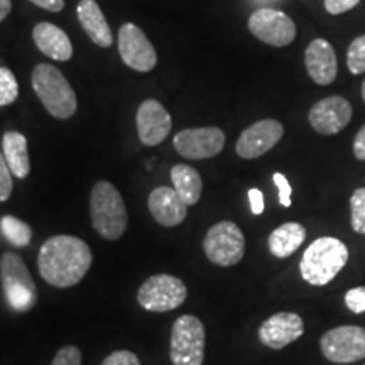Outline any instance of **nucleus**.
I'll use <instances>...</instances> for the list:
<instances>
[{
	"mask_svg": "<svg viewBox=\"0 0 365 365\" xmlns=\"http://www.w3.org/2000/svg\"><path fill=\"white\" fill-rule=\"evenodd\" d=\"M91 250L85 240L73 235H54L41 245L38 267L41 277L54 287H71L90 271Z\"/></svg>",
	"mask_w": 365,
	"mask_h": 365,
	"instance_id": "1",
	"label": "nucleus"
},
{
	"mask_svg": "<svg viewBox=\"0 0 365 365\" xmlns=\"http://www.w3.org/2000/svg\"><path fill=\"white\" fill-rule=\"evenodd\" d=\"M349 262V249L335 237H319L304 250L299 262L301 277L312 286H327Z\"/></svg>",
	"mask_w": 365,
	"mask_h": 365,
	"instance_id": "2",
	"label": "nucleus"
},
{
	"mask_svg": "<svg viewBox=\"0 0 365 365\" xmlns=\"http://www.w3.org/2000/svg\"><path fill=\"white\" fill-rule=\"evenodd\" d=\"M90 215L93 228L105 240H118L129 225V215L122 195L108 181L95 182L90 195Z\"/></svg>",
	"mask_w": 365,
	"mask_h": 365,
	"instance_id": "3",
	"label": "nucleus"
},
{
	"mask_svg": "<svg viewBox=\"0 0 365 365\" xmlns=\"http://www.w3.org/2000/svg\"><path fill=\"white\" fill-rule=\"evenodd\" d=\"M31 83H33L34 93L38 95L49 115L59 118V120H66L75 115L76 108H78L76 93L70 81L56 66L41 63L33 70Z\"/></svg>",
	"mask_w": 365,
	"mask_h": 365,
	"instance_id": "4",
	"label": "nucleus"
},
{
	"mask_svg": "<svg viewBox=\"0 0 365 365\" xmlns=\"http://www.w3.org/2000/svg\"><path fill=\"white\" fill-rule=\"evenodd\" d=\"M0 282L7 304L14 312L27 313L38 303V289L29 269L17 254L7 252L0 259Z\"/></svg>",
	"mask_w": 365,
	"mask_h": 365,
	"instance_id": "5",
	"label": "nucleus"
},
{
	"mask_svg": "<svg viewBox=\"0 0 365 365\" xmlns=\"http://www.w3.org/2000/svg\"><path fill=\"white\" fill-rule=\"evenodd\" d=\"M207 331L202 319L182 314L171 330L170 359L173 365H203Z\"/></svg>",
	"mask_w": 365,
	"mask_h": 365,
	"instance_id": "6",
	"label": "nucleus"
},
{
	"mask_svg": "<svg viewBox=\"0 0 365 365\" xmlns=\"http://www.w3.org/2000/svg\"><path fill=\"white\" fill-rule=\"evenodd\" d=\"M188 289L180 277L156 274L145 279L137 293V303L150 313H166L185 303Z\"/></svg>",
	"mask_w": 365,
	"mask_h": 365,
	"instance_id": "7",
	"label": "nucleus"
},
{
	"mask_svg": "<svg viewBox=\"0 0 365 365\" xmlns=\"http://www.w3.org/2000/svg\"><path fill=\"white\" fill-rule=\"evenodd\" d=\"M205 255L210 262L222 267L239 264L245 254V237L234 222H218L207 232L203 240Z\"/></svg>",
	"mask_w": 365,
	"mask_h": 365,
	"instance_id": "8",
	"label": "nucleus"
},
{
	"mask_svg": "<svg viewBox=\"0 0 365 365\" xmlns=\"http://www.w3.org/2000/svg\"><path fill=\"white\" fill-rule=\"evenodd\" d=\"M319 349L333 364H354L365 359V328L341 325L319 339Z\"/></svg>",
	"mask_w": 365,
	"mask_h": 365,
	"instance_id": "9",
	"label": "nucleus"
},
{
	"mask_svg": "<svg viewBox=\"0 0 365 365\" xmlns=\"http://www.w3.org/2000/svg\"><path fill=\"white\" fill-rule=\"evenodd\" d=\"M249 31L259 41L274 48H284L296 39V24L286 12L261 7L249 17Z\"/></svg>",
	"mask_w": 365,
	"mask_h": 365,
	"instance_id": "10",
	"label": "nucleus"
},
{
	"mask_svg": "<svg viewBox=\"0 0 365 365\" xmlns=\"http://www.w3.org/2000/svg\"><path fill=\"white\" fill-rule=\"evenodd\" d=\"M118 53L130 70L148 73L158 65V53L153 43L144 31L132 22H127L118 31Z\"/></svg>",
	"mask_w": 365,
	"mask_h": 365,
	"instance_id": "11",
	"label": "nucleus"
},
{
	"mask_svg": "<svg viewBox=\"0 0 365 365\" xmlns=\"http://www.w3.org/2000/svg\"><path fill=\"white\" fill-rule=\"evenodd\" d=\"M173 144L185 159H210L218 156L225 148V134L218 127L185 129L178 132Z\"/></svg>",
	"mask_w": 365,
	"mask_h": 365,
	"instance_id": "12",
	"label": "nucleus"
},
{
	"mask_svg": "<svg viewBox=\"0 0 365 365\" xmlns=\"http://www.w3.org/2000/svg\"><path fill=\"white\" fill-rule=\"evenodd\" d=\"M354 108L350 102L340 95H331L318 100L309 108L308 120L314 132L322 135H335L350 124Z\"/></svg>",
	"mask_w": 365,
	"mask_h": 365,
	"instance_id": "13",
	"label": "nucleus"
},
{
	"mask_svg": "<svg viewBox=\"0 0 365 365\" xmlns=\"http://www.w3.org/2000/svg\"><path fill=\"white\" fill-rule=\"evenodd\" d=\"M284 135V127L276 118H262L249 125L237 140L235 153L242 159H257L269 153Z\"/></svg>",
	"mask_w": 365,
	"mask_h": 365,
	"instance_id": "14",
	"label": "nucleus"
},
{
	"mask_svg": "<svg viewBox=\"0 0 365 365\" xmlns=\"http://www.w3.org/2000/svg\"><path fill=\"white\" fill-rule=\"evenodd\" d=\"M135 124L140 143L153 148V145L161 144L170 135L173 120L166 108L158 100L149 98L144 100L137 108Z\"/></svg>",
	"mask_w": 365,
	"mask_h": 365,
	"instance_id": "15",
	"label": "nucleus"
},
{
	"mask_svg": "<svg viewBox=\"0 0 365 365\" xmlns=\"http://www.w3.org/2000/svg\"><path fill=\"white\" fill-rule=\"evenodd\" d=\"M304 333L303 318L298 313L281 312L272 314L259 327V340L272 350H281L301 339Z\"/></svg>",
	"mask_w": 365,
	"mask_h": 365,
	"instance_id": "16",
	"label": "nucleus"
},
{
	"mask_svg": "<svg viewBox=\"0 0 365 365\" xmlns=\"http://www.w3.org/2000/svg\"><path fill=\"white\" fill-rule=\"evenodd\" d=\"M304 66L309 78L319 86L331 85L339 76V59L335 49L323 38L313 39L308 44L304 51Z\"/></svg>",
	"mask_w": 365,
	"mask_h": 365,
	"instance_id": "17",
	"label": "nucleus"
},
{
	"mask_svg": "<svg viewBox=\"0 0 365 365\" xmlns=\"http://www.w3.org/2000/svg\"><path fill=\"white\" fill-rule=\"evenodd\" d=\"M148 205L150 215L163 227L180 225L181 222H185L186 213H188V205L182 202L176 190L170 186H159L150 191Z\"/></svg>",
	"mask_w": 365,
	"mask_h": 365,
	"instance_id": "18",
	"label": "nucleus"
},
{
	"mask_svg": "<svg viewBox=\"0 0 365 365\" xmlns=\"http://www.w3.org/2000/svg\"><path fill=\"white\" fill-rule=\"evenodd\" d=\"M33 39L39 51L54 61H68L73 56V44L68 34L51 22H39L34 26Z\"/></svg>",
	"mask_w": 365,
	"mask_h": 365,
	"instance_id": "19",
	"label": "nucleus"
},
{
	"mask_svg": "<svg viewBox=\"0 0 365 365\" xmlns=\"http://www.w3.org/2000/svg\"><path fill=\"white\" fill-rule=\"evenodd\" d=\"M76 16L86 36L100 48H110L113 43V34L102 9L95 0H80L76 7Z\"/></svg>",
	"mask_w": 365,
	"mask_h": 365,
	"instance_id": "20",
	"label": "nucleus"
},
{
	"mask_svg": "<svg viewBox=\"0 0 365 365\" xmlns=\"http://www.w3.org/2000/svg\"><path fill=\"white\" fill-rule=\"evenodd\" d=\"M304 240H307V228L301 223L287 222L272 230V234L269 235L267 245L274 257L286 259L293 255Z\"/></svg>",
	"mask_w": 365,
	"mask_h": 365,
	"instance_id": "21",
	"label": "nucleus"
},
{
	"mask_svg": "<svg viewBox=\"0 0 365 365\" xmlns=\"http://www.w3.org/2000/svg\"><path fill=\"white\" fill-rule=\"evenodd\" d=\"M2 154L11 168L12 175L19 180L29 176L31 159L27 139L21 132H6L2 137Z\"/></svg>",
	"mask_w": 365,
	"mask_h": 365,
	"instance_id": "22",
	"label": "nucleus"
},
{
	"mask_svg": "<svg viewBox=\"0 0 365 365\" xmlns=\"http://www.w3.org/2000/svg\"><path fill=\"white\" fill-rule=\"evenodd\" d=\"M171 181L173 188L176 190V193L181 196L182 202L188 207L200 202L203 191V181L195 168L188 166V164H176L171 170Z\"/></svg>",
	"mask_w": 365,
	"mask_h": 365,
	"instance_id": "23",
	"label": "nucleus"
},
{
	"mask_svg": "<svg viewBox=\"0 0 365 365\" xmlns=\"http://www.w3.org/2000/svg\"><path fill=\"white\" fill-rule=\"evenodd\" d=\"M0 230H2L4 237L12 245H16V247H27L31 244V240H33V230H31V227L26 222H22L12 215L2 217V220H0Z\"/></svg>",
	"mask_w": 365,
	"mask_h": 365,
	"instance_id": "24",
	"label": "nucleus"
},
{
	"mask_svg": "<svg viewBox=\"0 0 365 365\" xmlns=\"http://www.w3.org/2000/svg\"><path fill=\"white\" fill-rule=\"evenodd\" d=\"M346 68L352 75H362L365 71V34L355 38L346 49Z\"/></svg>",
	"mask_w": 365,
	"mask_h": 365,
	"instance_id": "25",
	"label": "nucleus"
},
{
	"mask_svg": "<svg viewBox=\"0 0 365 365\" xmlns=\"http://www.w3.org/2000/svg\"><path fill=\"white\" fill-rule=\"evenodd\" d=\"M350 222L354 232L365 235V188H357L350 196Z\"/></svg>",
	"mask_w": 365,
	"mask_h": 365,
	"instance_id": "26",
	"label": "nucleus"
},
{
	"mask_svg": "<svg viewBox=\"0 0 365 365\" xmlns=\"http://www.w3.org/2000/svg\"><path fill=\"white\" fill-rule=\"evenodd\" d=\"M19 97V85L9 68H0V107H7Z\"/></svg>",
	"mask_w": 365,
	"mask_h": 365,
	"instance_id": "27",
	"label": "nucleus"
},
{
	"mask_svg": "<svg viewBox=\"0 0 365 365\" xmlns=\"http://www.w3.org/2000/svg\"><path fill=\"white\" fill-rule=\"evenodd\" d=\"M12 171L9 168V164L4 158L2 150H0V202H7L12 195V188H14V182H12Z\"/></svg>",
	"mask_w": 365,
	"mask_h": 365,
	"instance_id": "28",
	"label": "nucleus"
},
{
	"mask_svg": "<svg viewBox=\"0 0 365 365\" xmlns=\"http://www.w3.org/2000/svg\"><path fill=\"white\" fill-rule=\"evenodd\" d=\"M51 365H81V350L78 346H63L54 355Z\"/></svg>",
	"mask_w": 365,
	"mask_h": 365,
	"instance_id": "29",
	"label": "nucleus"
},
{
	"mask_svg": "<svg viewBox=\"0 0 365 365\" xmlns=\"http://www.w3.org/2000/svg\"><path fill=\"white\" fill-rule=\"evenodd\" d=\"M345 304L352 313H365V286H359L346 291Z\"/></svg>",
	"mask_w": 365,
	"mask_h": 365,
	"instance_id": "30",
	"label": "nucleus"
},
{
	"mask_svg": "<svg viewBox=\"0 0 365 365\" xmlns=\"http://www.w3.org/2000/svg\"><path fill=\"white\" fill-rule=\"evenodd\" d=\"M102 365H140V360L130 350H117L108 355Z\"/></svg>",
	"mask_w": 365,
	"mask_h": 365,
	"instance_id": "31",
	"label": "nucleus"
},
{
	"mask_svg": "<svg viewBox=\"0 0 365 365\" xmlns=\"http://www.w3.org/2000/svg\"><path fill=\"white\" fill-rule=\"evenodd\" d=\"M272 180H274V185H276L277 190H279V203L284 208H289L291 195H293V188H291L289 181H287V178L282 175V173H274Z\"/></svg>",
	"mask_w": 365,
	"mask_h": 365,
	"instance_id": "32",
	"label": "nucleus"
},
{
	"mask_svg": "<svg viewBox=\"0 0 365 365\" xmlns=\"http://www.w3.org/2000/svg\"><path fill=\"white\" fill-rule=\"evenodd\" d=\"M360 4V0H325V11L331 16H341V14L352 11Z\"/></svg>",
	"mask_w": 365,
	"mask_h": 365,
	"instance_id": "33",
	"label": "nucleus"
},
{
	"mask_svg": "<svg viewBox=\"0 0 365 365\" xmlns=\"http://www.w3.org/2000/svg\"><path fill=\"white\" fill-rule=\"evenodd\" d=\"M249 202H250V210H252L254 215H262L264 212V195L261 190L252 188L249 190Z\"/></svg>",
	"mask_w": 365,
	"mask_h": 365,
	"instance_id": "34",
	"label": "nucleus"
},
{
	"mask_svg": "<svg viewBox=\"0 0 365 365\" xmlns=\"http://www.w3.org/2000/svg\"><path fill=\"white\" fill-rule=\"evenodd\" d=\"M354 156L359 161H365V124L360 127L354 139Z\"/></svg>",
	"mask_w": 365,
	"mask_h": 365,
	"instance_id": "35",
	"label": "nucleus"
},
{
	"mask_svg": "<svg viewBox=\"0 0 365 365\" xmlns=\"http://www.w3.org/2000/svg\"><path fill=\"white\" fill-rule=\"evenodd\" d=\"M29 2L49 12H59L65 7V0H29Z\"/></svg>",
	"mask_w": 365,
	"mask_h": 365,
	"instance_id": "36",
	"label": "nucleus"
},
{
	"mask_svg": "<svg viewBox=\"0 0 365 365\" xmlns=\"http://www.w3.org/2000/svg\"><path fill=\"white\" fill-rule=\"evenodd\" d=\"M12 11L11 0H0V22H2Z\"/></svg>",
	"mask_w": 365,
	"mask_h": 365,
	"instance_id": "37",
	"label": "nucleus"
},
{
	"mask_svg": "<svg viewBox=\"0 0 365 365\" xmlns=\"http://www.w3.org/2000/svg\"><path fill=\"white\" fill-rule=\"evenodd\" d=\"M362 100H364V103H365V80H364V83H362Z\"/></svg>",
	"mask_w": 365,
	"mask_h": 365,
	"instance_id": "38",
	"label": "nucleus"
},
{
	"mask_svg": "<svg viewBox=\"0 0 365 365\" xmlns=\"http://www.w3.org/2000/svg\"><path fill=\"white\" fill-rule=\"evenodd\" d=\"M257 2H274V0H257Z\"/></svg>",
	"mask_w": 365,
	"mask_h": 365,
	"instance_id": "39",
	"label": "nucleus"
}]
</instances>
